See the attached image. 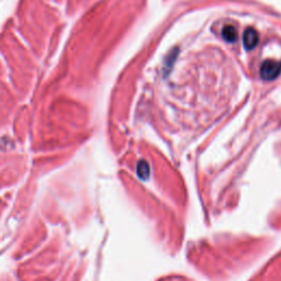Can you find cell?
Listing matches in <instances>:
<instances>
[{
  "label": "cell",
  "instance_id": "cell-3",
  "mask_svg": "<svg viewBox=\"0 0 281 281\" xmlns=\"http://www.w3.org/2000/svg\"><path fill=\"white\" fill-rule=\"evenodd\" d=\"M222 37L226 42L234 43L237 41L239 34H237V30L235 29V27H233L232 24H226L222 29Z\"/></svg>",
  "mask_w": 281,
  "mask_h": 281
},
{
  "label": "cell",
  "instance_id": "cell-1",
  "mask_svg": "<svg viewBox=\"0 0 281 281\" xmlns=\"http://www.w3.org/2000/svg\"><path fill=\"white\" fill-rule=\"evenodd\" d=\"M281 73V63L277 61H265L261 67V77L264 81H273Z\"/></svg>",
  "mask_w": 281,
  "mask_h": 281
},
{
  "label": "cell",
  "instance_id": "cell-2",
  "mask_svg": "<svg viewBox=\"0 0 281 281\" xmlns=\"http://www.w3.org/2000/svg\"><path fill=\"white\" fill-rule=\"evenodd\" d=\"M259 41V35L258 32L253 28H249L247 30H245L244 34H243V44L245 46V48L248 49H254Z\"/></svg>",
  "mask_w": 281,
  "mask_h": 281
}]
</instances>
